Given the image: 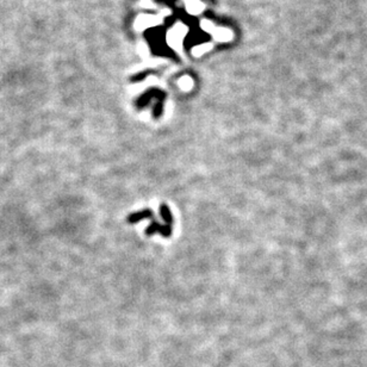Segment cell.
I'll list each match as a JSON object with an SVG mask.
<instances>
[{
    "instance_id": "cell-1",
    "label": "cell",
    "mask_w": 367,
    "mask_h": 367,
    "mask_svg": "<svg viewBox=\"0 0 367 367\" xmlns=\"http://www.w3.org/2000/svg\"><path fill=\"white\" fill-rule=\"evenodd\" d=\"M172 231L173 230H172L171 225L159 224L156 221H153V222L148 225V228L145 229V234H147L148 236H152L154 235V234H160L163 238H171Z\"/></svg>"
},
{
    "instance_id": "cell-2",
    "label": "cell",
    "mask_w": 367,
    "mask_h": 367,
    "mask_svg": "<svg viewBox=\"0 0 367 367\" xmlns=\"http://www.w3.org/2000/svg\"><path fill=\"white\" fill-rule=\"evenodd\" d=\"M154 213L150 209L147 210H142V211L139 212H132L128 216L127 221L130 223V224H135V223H139L140 221L142 220H147V218H153Z\"/></svg>"
},
{
    "instance_id": "cell-3",
    "label": "cell",
    "mask_w": 367,
    "mask_h": 367,
    "mask_svg": "<svg viewBox=\"0 0 367 367\" xmlns=\"http://www.w3.org/2000/svg\"><path fill=\"white\" fill-rule=\"evenodd\" d=\"M160 213L162 216L163 221H165V224L167 225H173V216H172L170 207H167V204H161L160 205Z\"/></svg>"
}]
</instances>
